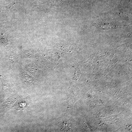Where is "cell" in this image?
<instances>
[{"mask_svg": "<svg viewBox=\"0 0 132 132\" xmlns=\"http://www.w3.org/2000/svg\"><path fill=\"white\" fill-rule=\"evenodd\" d=\"M17 58L16 55L15 54L11 55L10 59L11 67H13L14 65L17 61Z\"/></svg>", "mask_w": 132, "mask_h": 132, "instance_id": "cell-1", "label": "cell"}, {"mask_svg": "<svg viewBox=\"0 0 132 132\" xmlns=\"http://www.w3.org/2000/svg\"><path fill=\"white\" fill-rule=\"evenodd\" d=\"M2 84L3 89L6 90H8L11 89V85L9 83L1 78H0Z\"/></svg>", "mask_w": 132, "mask_h": 132, "instance_id": "cell-2", "label": "cell"}, {"mask_svg": "<svg viewBox=\"0 0 132 132\" xmlns=\"http://www.w3.org/2000/svg\"><path fill=\"white\" fill-rule=\"evenodd\" d=\"M22 77L27 82L31 83L32 82L33 79L28 74L23 73Z\"/></svg>", "mask_w": 132, "mask_h": 132, "instance_id": "cell-3", "label": "cell"}, {"mask_svg": "<svg viewBox=\"0 0 132 132\" xmlns=\"http://www.w3.org/2000/svg\"><path fill=\"white\" fill-rule=\"evenodd\" d=\"M72 100H70L68 103V106L66 112H69L71 110V109L72 108L73 105H72Z\"/></svg>", "mask_w": 132, "mask_h": 132, "instance_id": "cell-4", "label": "cell"}]
</instances>
